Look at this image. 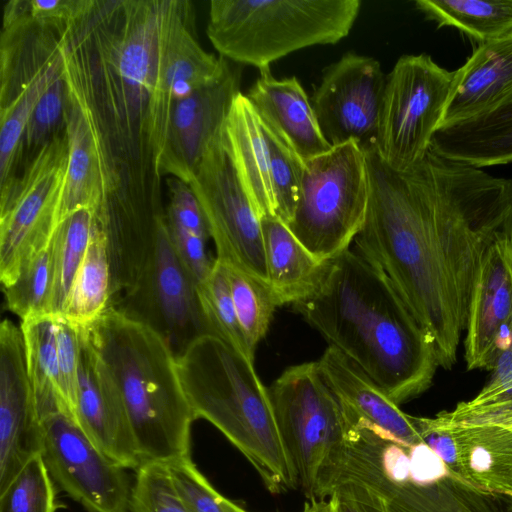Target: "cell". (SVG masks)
I'll use <instances>...</instances> for the list:
<instances>
[{
    "instance_id": "1",
    "label": "cell",
    "mask_w": 512,
    "mask_h": 512,
    "mask_svg": "<svg viewBox=\"0 0 512 512\" xmlns=\"http://www.w3.org/2000/svg\"><path fill=\"white\" fill-rule=\"evenodd\" d=\"M365 154L369 201L354 241L388 276L449 370L465 331L476 271L489 246L512 234V179L431 148L396 171L375 145Z\"/></svg>"
},
{
    "instance_id": "2",
    "label": "cell",
    "mask_w": 512,
    "mask_h": 512,
    "mask_svg": "<svg viewBox=\"0 0 512 512\" xmlns=\"http://www.w3.org/2000/svg\"><path fill=\"white\" fill-rule=\"evenodd\" d=\"M170 8V0H93L59 31L66 94L100 181L94 216L104 226L152 225L166 215L154 92Z\"/></svg>"
},
{
    "instance_id": "3",
    "label": "cell",
    "mask_w": 512,
    "mask_h": 512,
    "mask_svg": "<svg viewBox=\"0 0 512 512\" xmlns=\"http://www.w3.org/2000/svg\"><path fill=\"white\" fill-rule=\"evenodd\" d=\"M293 308L397 405L428 390L440 366L434 341L388 276L349 248Z\"/></svg>"
},
{
    "instance_id": "4",
    "label": "cell",
    "mask_w": 512,
    "mask_h": 512,
    "mask_svg": "<svg viewBox=\"0 0 512 512\" xmlns=\"http://www.w3.org/2000/svg\"><path fill=\"white\" fill-rule=\"evenodd\" d=\"M84 327L119 391L142 462L191 457L195 418L169 345L113 306Z\"/></svg>"
},
{
    "instance_id": "5",
    "label": "cell",
    "mask_w": 512,
    "mask_h": 512,
    "mask_svg": "<svg viewBox=\"0 0 512 512\" xmlns=\"http://www.w3.org/2000/svg\"><path fill=\"white\" fill-rule=\"evenodd\" d=\"M176 367L195 420L215 426L254 466L271 493L298 488L269 391L253 361L207 334L176 356Z\"/></svg>"
},
{
    "instance_id": "6",
    "label": "cell",
    "mask_w": 512,
    "mask_h": 512,
    "mask_svg": "<svg viewBox=\"0 0 512 512\" xmlns=\"http://www.w3.org/2000/svg\"><path fill=\"white\" fill-rule=\"evenodd\" d=\"M360 7V0H212L206 32L219 56L261 73L294 51L342 40Z\"/></svg>"
},
{
    "instance_id": "7",
    "label": "cell",
    "mask_w": 512,
    "mask_h": 512,
    "mask_svg": "<svg viewBox=\"0 0 512 512\" xmlns=\"http://www.w3.org/2000/svg\"><path fill=\"white\" fill-rule=\"evenodd\" d=\"M268 391L298 488L308 501L331 496L348 426L318 361L288 367Z\"/></svg>"
},
{
    "instance_id": "8",
    "label": "cell",
    "mask_w": 512,
    "mask_h": 512,
    "mask_svg": "<svg viewBox=\"0 0 512 512\" xmlns=\"http://www.w3.org/2000/svg\"><path fill=\"white\" fill-rule=\"evenodd\" d=\"M368 201L362 147L354 141L333 146L305 162L297 206L287 227L312 255L329 261L354 241Z\"/></svg>"
},
{
    "instance_id": "9",
    "label": "cell",
    "mask_w": 512,
    "mask_h": 512,
    "mask_svg": "<svg viewBox=\"0 0 512 512\" xmlns=\"http://www.w3.org/2000/svg\"><path fill=\"white\" fill-rule=\"evenodd\" d=\"M454 78L424 53L401 56L386 75L374 145L391 168L407 171L429 151Z\"/></svg>"
},
{
    "instance_id": "10",
    "label": "cell",
    "mask_w": 512,
    "mask_h": 512,
    "mask_svg": "<svg viewBox=\"0 0 512 512\" xmlns=\"http://www.w3.org/2000/svg\"><path fill=\"white\" fill-rule=\"evenodd\" d=\"M68 168L65 130L21 170L0 197V278L11 284L52 240L61 221Z\"/></svg>"
},
{
    "instance_id": "11",
    "label": "cell",
    "mask_w": 512,
    "mask_h": 512,
    "mask_svg": "<svg viewBox=\"0 0 512 512\" xmlns=\"http://www.w3.org/2000/svg\"><path fill=\"white\" fill-rule=\"evenodd\" d=\"M189 184L214 241L215 259L269 284L261 218L242 185L222 130L205 150Z\"/></svg>"
},
{
    "instance_id": "12",
    "label": "cell",
    "mask_w": 512,
    "mask_h": 512,
    "mask_svg": "<svg viewBox=\"0 0 512 512\" xmlns=\"http://www.w3.org/2000/svg\"><path fill=\"white\" fill-rule=\"evenodd\" d=\"M110 306L155 331L175 356L197 338L213 335L201 309L197 284L171 244L166 217L138 280Z\"/></svg>"
},
{
    "instance_id": "13",
    "label": "cell",
    "mask_w": 512,
    "mask_h": 512,
    "mask_svg": "<svg viewBox=\"0 0 512 512\" xmlns=\"http://www.w3.org/2000/svg\"><path fill=\"white\" fill-rule=\"evenodd\" d=\"M41 422V457L52 480L88 512H129L127 469L106 457L67 414Z\"/></svg>"
},
{
    "instance_id": "14",
    "label": "cell",
    "mask_w": 512,
    "mask_h": 512,
    "mask_svg": "<svg viewBox=\"0 0 512 512\" xmlns=\"http://www.w3.org/2000/svg\"><path fill=\"white\" fill-rule=\"evenodd\" d=\"M385 83L376 59L352 52L324 69L311 103L332 147L349 141L362 148L375 144Z\"/></svg>"
},
{
    "instance_id": "15",
    "label": "cell",
    "mask_w": 512,
    "mask_h": 512,
    "mask_svg": "<svg viewBox=\"0 0 512 512\" xmlns=\"http://www.w3.org/2000/svg\"><path fill=\"white\" fill-rule=\"evenodd\" d=\"M464 338L467 370H492L512 349V234L484 253L470 294Z\"/></svg>"
},
{
    "instance_id": "16",
    "label": "cell",
    "mask_w": 512,
    "mask_h": 512,
    "mask_svg": "<svg viewBox=\"0 0 512 512\" xmlns=\"http://www.w3.org/2000/svg\"><path fill=\"white\" fill-rule=\"evenodd\" d=\"M42 442L22 331L5 318L0 325V492L41 454Z\"/></svg>"
},
{
    "instance_id": "17",
    "label": "cell",
    "mask_w": 512,
    "mask_h": 512,
    "mask_svg": "<svg viewBox=\"0 0 512 512\" xmlns=\"http://www.w3.org/2000/svg\"><path fill=\"white\" fill-rule=\"evenodd\" d=\"M241 78V66L228 60L216 79L173 105L160 163L163 177L190 183L205 150L222 130L241 93Z\"/></svg>"
},
{
    "instance_id": "18",
    "label": "cell",
    "mask_w": 512,
    "mask_h": 512,
    "mask_svg": "<svg viewBox=\"0 0 512 512\" xmlns=\"http://www.w3.org/2000/svg\"><path fill=\"white\" fill-rule=\"evenodd\" d=\"M74 421L113 462L133 470L142 465L119 391L89 342L84 326H80L79 393Z\"/></svg>"
},
{
    "instance_id": "19",
    "label": "cell",
    "mask_w": 512,
    "mask_h": 512,
    "mask_svg": "<svg viewBox=\"0 0 512 512\" xmlns=\"http://www.w3.org/2000/svg\"><path fill=\"white\" fill-rule=\"evenodd\" d=\"M343 411L348 431L370 432L406 449L422 442L414 416L404 413L366 373L337 348L318 360Z\"/></svg>"
},
{
    "instance_id": "20",
    "label": "cell",
    "mask_w": 512,
    "mask_h": 512,
    "mask_svg": "<svg viewBox=\"0 0 512 512\" xmlns=\"http://www.w3.org/2000/svg\"><path fill=\"white\" fill-rule=\"evenodd\" d=\"M227 62L198 42L192 2L172 0L154 92L155 116L165 137L173 105L216 79Z\"/></svg>"
},
{
    "instance_id": "21",
    "label": "cell",
    "mask_w": 512,
    "mask_h": 512,
    "mask_svg": "<svg viewBox=\"0 0 512 512\" xmlns=\"http://www.w3.org/2000/svg\"><path fill=\"white\" fill-rule=\"evenodd\" d=\"M509 104H512V32L479 44L455 70L439 129L488 115Z\"/></svg>"
},
{
    "instance_id": "22",
    "label": "cell",
    "mask_w": 512,
    "mask_h": 512,
    "mask_svg": "<svg viewBox=\"0 0 512 512\" xmlns=\"http://www.w3.org/2000/svg\"><path fill=\"white\" fill-rule=\"evenodd\" d=\"M261 123L274 131L305 163L329 151L311 99L296 77L260 76L245 94Z\"/></svg>"
},
{
    "instance_id": "23",
    "label": "cell",
    "mask_w": 512,
    "mask_h": 512,
    "mask_svg": "<svg viewBox=\"0 0 512 512\" xmlns=\"http://www.w3.org/2000/svg\"><path fill=\"white\" fill-rule=\"evenodd\" d=\"M222 134L242 185L260 218H277L267 140L252 104L242 92L232 105Z\"/></svg>"
},
{
    "instance_id": "24",
    "label": "cell",
    "mask_w": 512,
    "mask_h": 512,
    "mask_svg": "<svg viewBox=\"0 0 512 512\" xmlns=\"http://www.w3.org/2000/svg\"><path fill=\"white\" fill-rule=\"evenodd\" d=\"M457 451L458 474L484 491L512 496V430L501 426H445Z\"/></svg>"
},
{
    "instance_id": "25",
    "label": "cell",
    "mask_w": 512,
    "mask_h": 512,
    "mask_svg": "<svg viewBox=\"0 0 512 512\" xmlns=\"http://www.w3.org/2000/svg\"><path fill=\"white\" fill-rule=\"evenodd\" d=\"M269 285L279 305L309 297L321 283L328 261L312 255L278 218H261Z\"/></svg>"
},
{
    "instance_id": "26",
    "label": "cell",
    "mask_w": 512,
    "mask_h": 512,
    "mask_svg": "<svg viewBox=\"0 0 512 512\" xmlns=\"http://www.w3.org/2000/svg\"><path fill=\"white\" fill-rule=\"evenodd\" d=\"M477 168L512 163V104L467 122L440 128L430 147Z\"/></svg>"
},
{
    "instance_id": "27",
    "label": "cell",
    "mask_w": 512,
    "mask_h": 512,
    "mask_svg": "<svg viewBox=\"0 0 512 512\" xmlns=\"http://www.w3.org/2000/svg\"><path fill=\"white\" fill-rule=\"evenodd\" d=\"M389 512H504L499 495L470 484L449 470L427 483L393 484Z\"/></svg>"
},
{
    "instance_id": "28",
    "label": "cell",
    "mask_w": 512,
    "mask_h": 512,
    "mask_svg": "<svg viewBox=\"0 0 512 512\" xmlns=\"http://www.w3.org/2000/svg\"><path fill=\"white\" fill-rule=\"evenodd\" d=\"M27 373L40 419L63 412L59 392L57 318L42 315L21 321Z\"/></svg>"
},
{
    "instance_id": "29",
    "label": "cell",
    "mask_w": 512,
    "mask_h": 512,
    "mask_svg": "<svg viewBox=\"0 0 512 512\" xmlns=\"http://www.w3.org/2000/svg\"><path fill=\"white\" fill-rule=\"evenodd\" d=\"M437 27H454L479 44L512 32V0H417Z\"/></svg>"
},
{
    "instance_id": "30",
    "label": "cell",
    "mask_w": 512,
    "mask_h": 512,
    "mask_svg": "<svg viewBox=\"0 0 512 512\" xmlns=\"http://www.w3.org/2000/svg\"><path fill=\"white\" fill-rule=\"evenodd\" d=\"M111 299V270L106 242L95 222L62 315L80 326H87L110 306Z\"/></svg>"
},
{
    "instance_id": "31",
    "label": "cell",
    "mask_w": 512,
    "mask_h": 512,
    "mask_svg": "<svg viewBox=\"0 0 512 512\" xmlns=\"http://www.w3.org/2000/svg\"><path fill=\"white\" fill-rule=\"evenodd\" d=\"M94 227L93 211L89 208H80L66 215L55 230L51 240V315H62L64 312L72 283L86 254Z\"/></svg>"
},
{
    "instance_id": "32",
    "label": "cell",
    "mask_w": 512,
    "mask_h": 512,
    "mask_svg": "<svg viewBox=\"0 0 512 512\" xmlns=\"http://www.w3.org/2000/svg\"><path fill=\"white\" fill-rule=\"evenodd\" d=\"M224 265L241 330L254 353L269 329L273 313L280 306L279 302L268 283L235 267Z\"/></svg>"
},
{
    "instance_id": "33",
    "label": "cell",
    "mask_w": 512,
    "mask_h": 512,
    "mask_svg": "<svg viewBox=\"0 0 512 512\" xmlns=\"http://www.w3.org/2000/svg\"><path fill=\"white\" fill-rule=\"evenodd\" d=\"M203 315L214 336L219 337L249 360H254L241 330L225 265L214 259L209 275L197 285Z\"/></svg>"
},
{
    "instance_id": "34",
    "label": "cell",
    "mask_w": 512,
    "mask_h": 512,
    "mask_svg": "<svg viewBox=\"0 0 512 512\" xmlns=\"http://www.w3.org/2000/svg\"><path fill=\"white\" fill-rule=\"evenodd\" d=\"M8 309L21 321L51 315L53 266L51 242L21 269L16 279L4 286Z\"/></svg>"
},
{
    "instance_id": "35",
    "label": "cell",
    "mask_w": 512,
    "mask_h": 512,
    "mask_svg": "<svg viewBox=\"0 0 512 512\" xmlns=\"http://www.w3.org/2000/svg\"><path fill=\"white\" fill-rule=\"evenodd\" d=\"M0 512H56L53 480L41 454L0 492Z\"/></svg>"
},
{
    "instance_id": "36",
    "label": "cell",
    "mask_w": 512,
    "mask_h": 512,
    "mask_svg": "<svg viewBox=\"0 0 512 512\" xmlns=\"http://www.w3.org/2000/svg\"><path fill=\"white\" fill-rule=\"evenodd\" d=\"M261 125L270 155L276 217L288 225L297 206L305 163L274 131L263 123Z\"/></svg>"
},
{
    "instance_id": "37",
    "label": "cell",
    "mask_w": 512,
    "mask_h": 512,
    "mask_svg": "<svg viewBox=\"0 0 512 512\" xmlns=\"http://www.w3.org/2000/svg\"><path fill=\"white\" fill-rule=\"evenodd\" d=\"M65 103L66 83L62 73L42 96L25 126L20 146V164L24 167L43 146L65 130Z\"/></svg>"
},
{
    "instance_id": "38",
    "label": "cell",
    "mask_w": 512,
    "mask_h": 512,
    "mask_svg": "<svg viewBox=\"0 0 512 512\" xmlns=\"http://www.w3.org/2000/svg\"><path fill=\"white\" fill-rule=\"evenodd\" d=\"M129 512H190L174 486L166 463L144 462L136 470Z\"/></svg>"
},
{
    "instance_id": "39",
    "label": "cell",
    "mask_w": 512,
    "mask_h": 512,
    "mask_svg": "<svg viewBox=\"0 0 512 512\" xmlns=\"http://www.w3.org/2000/svg\"><path fill=\"white\" fill-rule=\"evenodd\" d=\"M174 486L190 512H239L198 470L191 457L166 463Z\"/></svg>"
},
{
    "instance_id": "40",
    "label": "cell",
    "mask_w": 512,
    "mask_h": 512,
    "mask_svg": "<svg viewBox=\"0 0 512 512\" xmlns=\"http://www.w3.org/2000/svg\"><path fill=\"white\" fill-rule=\"evenodd\" d=\"M56 318L59 392L66 414L74 420L79 393L80 326L63 315Z\"/></svg>"
},
{
    "instance_id": "41",
    "label": "cell",
    "mask_w": 512,
    "mask_h": 512,
    "mask_svg": "<svg viewBox=\"0 0 512 512\" xmlns=\"http://www.w3.org/2000/svg\"><path fill=\"white\" fill-rule=\"evenodd\" d=\"M93 0H10L3 15L24 16L58 31L83 15Z\"/></svg>"
},
{
    "instance_id": "42",
    "label": "cell",
    "mask_w": 512,
    "mask_h": 512,
    "mask_svg": "<svg viewBox=\"0 0 512 512\" xmlns=\"http://www.w3.org/2000/svg\"><path fill=\"white\" fill-rule=\"evenodd\" d=\"M165 182L169 191L166 223L208 239L207 223L190 184L176 177H167Z\"/></svg>"
},
{
    "instance_id": "43",
    "label": "cell",
    "mask_w": 512,
    "mask_h": 512,
    "mask_svg": "<svg viewBox=\"0 0 512 512\" xmlns=\"http://www.w3.org/2000/svg\"><path fill=\"white\" fill-rule=\"evenodd\" d=\"M167 232L180 262L198 285L211 272L214 260L206 251L207 238L190 233L166 223Z\"/></svg>"
},
{
    "instance_id": "44",
    "label": "cell",
    "mask_w": 512,
    "mask_h": 512,
    "mask_svg": "<svg viewBox=\"0 0 512 512\" xmlns=\"http://www.w3.org/2000/svg\"><path fill=\"white\" fill-rule=\"evenodd\" d=\"M337 512H389L387 500L377 492L355 483H344L335 488Z\"/></svg>"
},
{
    "instance_id": "45",
    "label": "cell",
    "mask_w": 512,
    "mask_h": 512,
    "mask_svg": "<svg viewBox=\"0 0 512 512\" xmlns=\"http://www.w3.org/2000/svg\"><path fill=\"white\" fill-rule=\"evenodd\" d=\"M407 451L410 459V481L413 483H430L450 470L445 462L423 441L414 444Z\"/></svg>"
},
{
    "instance_id": "46",
    "label": "cell",
    "mask_w": 512,
    "mask_h": 512,
    "mask_svg": "<svg viewBox=\"0 0 512 512\" xmlns=\"http://www.w3.org/2000/svg\"><path fill=\"white\" fill-rule=\"evenodd\" d=\"M405 449L396 443L388 442L382 452L384 473L394 484H404L410 480V459Z\"/></svg>"
},
{
    "instance_id": "47",
    "label": "cell",
    "mask_w": 512,
    "mask_h": 512,
    "mask_svg": "<svg viewBox=\"0 0 512 512\" xmlns=\"http://www.w3.org/2000/svg\"><path fill=\"white\" fill-rule=\"evenodd\" d=\"M302 512H337L336 501L330 496L329 501L314 500L305 503Z\"/></svg>"
},
{
    "instance_id": "48",
    "label": "cell",
    "mask_w": 512,
    "mask_h": 512,
    "mask_svg": "<svg viewBox=\"0 0 512 512\" xmlns=\"http://www.w3.org/2000/svg\"><path fill=\"white\" fill-rule=\"evenodd\" d=\"M504 512H512V496H500Z\"/></svg>"
},
{
    "instance_id": "49",
    "label": "cell",
    "mask_w": 512,
    "mask_h": 512,
    "mask_svg": "<svg viewBox=\"0 0 512 512\" xmlns=\"http://www.w3.org/2000/svg\"><path fill=\"white\" fill-rule=\"evenodd\" d=\"M239 512H246V511H245V510H243V509L240 507Z\"/></svg>"
},
{
    "instance_id": "50",
    "label": "cell",
    "mask_w": 512,
    "mask_h": 512,
    "mask_svg": "<svg viewBox=\"0 0 512 512\" xmlns=\"http://www.w3.org/2000/svg\"><path fill=\"white\" fill-rule=\"evenodd\" d=\"M508 429L512 430V426L511 427H507Z\"/></svg>"
}]
</instances>
